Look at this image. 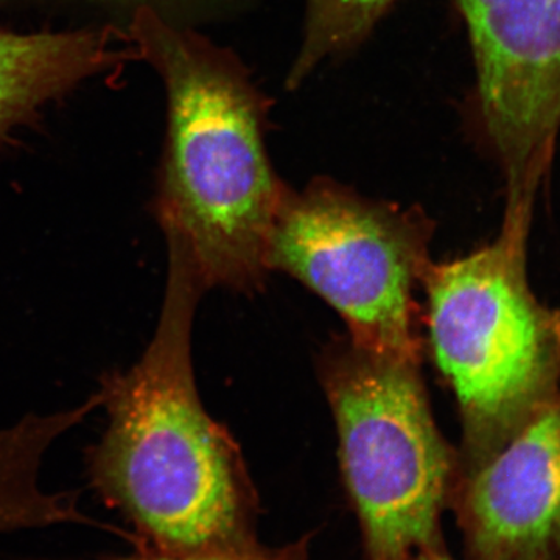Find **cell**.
I'll return each instance as SVG.
<instances>
[{"mask_svg":"<svg viewBox=\"0 0 560 560\" xmlns=\"http://www.w3.org/2000/svg\"><path fill=\"white\" fill-rule=\"evenodd\" d=\"M431 235L433 223L420 210L318 178L304 190L287 191L267 265L329 302L360 348L420 364L416 291L433 264Z\"/></svg>","mask_w":560,"mask_h":560,"instance_id":"5b68a950","label":"cell"},{"mask_svg":"<svg viewBox=\"0 0 560 560\" xmlns=\"http://www.w3.org/2000/svg\"><path fill=\"white\" fill-rule=\"evenodd\" d=\"M165 242L156 330L132 366L102 375L108 422L86 466L95 492L135 528L136 550L189 555L256 540V500L237 444L195 382L191 330L208 290L183 243Z\"/></svg>","mask_w":560,"mask_h":560,"instance_id":"6da1fadb","label":"cell"},{"mask_svg":"<svg viewBox=\"0 0 560 560\" xmlns=\"http://www.w3.org/2000/svg\"><path fill=\"white\" fill-rule=\"evenodd\" d=\"M401 560H455V559L452 558L451 552L447 551V548H444V550L415 552V555H410V556H408V558H405Z\"/></svg>","mask_w":560,"mask_h":560,"instance_id":"8fae6325","label":"cell"},{"mask_svg":"<svg viewBox=\"0 0 560 560\" xmlns=\"http://www.w3.org/2000/svg\"><path fill=\"white\" fill-rule=\"evenodd\" d=\"M138 58L113 28L66 33L0 32V138L44 103L81 81Z\"/></svg>","mask_w":560,"mask_h":560,"instance_id":"ba28073f","label":"cell"},{"mask_svg":"<svg viewBox=\"0 0 560 560\" xmlns=\"http://www.w3.org/2000/svg\"><path fill=\"white\" fill-rule=\"evenodd\" d=\"M419 368L350 340L324 361L342 477L370 560L445 548L442 512L451 506L458 453L434 422Z\"/></svg>","mask_w":560,"mask_h":560,"instance_id":"277c9868","label":"cell"},{"mask_svg":"<svg viewBox=\"0 0 560 560\" xmlns=\"http://www.w3.org/2000/svg\"><path fill=\"white\" fill-rule=\"evenodd\" d=\"M467 560H560V390L499 452L456 475Z\"/></svg>","mask_w":560,"mask_h":560,"instance_id":"52a82bcc","label":"cell"},{"mask_svg":"<svg viewBox=\"0 0 560 560\" xmlns=\"http://www.w3.org/2000/svg\"><path fill=\"white\" fill-rule=\"evenodd\" d=\"M311 540V536H304L293 544L271 548L260 545L256 539L248 544L221 548V550L189 552V555H165V552L136 550L135 555L106 560H311V548H308Z\"/></svg>","mask_w":560,"mask_h":560,"instance_id":"30bf717a","label":"cell"},{"mask_svg":"<svg viewBox=\"0 0 560 560\" xmlns=\"http://www.w3.org/2000/svg\"><path fill=\"white\" fill-rule=\"evenodd\" d=\"M533 220L425 276L434 361L458 404V474L480 466L560 390V308L530 289ZM456 474V475H458Z\"/></svg>","mask_w":560,"mask_h":560,"instance_id":"3957f363","label":"cell"},{"mask_svg":"<svg viewBox=\"0 0 560 560\" xmlns=\"http://www.w3.org/2000/svg\"><path fill=\"white\" fill-rule=\"evenodd\" d=\"M130 40L167 92V142L154 198L161 230L183 243L206 290L260 287L289 191L265 145L270 98L232 51L151 7L136 11Z\"/></svg>","mask_w":560,"mask_h":560,"instance_id":"7a4b0ae2","label":"cell"},{"mask_svg":"<svg viewBox=\"0 0 560 560\" xmlns=\"http://www.w3.org/2000/svg\"><path fill=\"white\" fill-rule=\"evenodd\" d=\"M474 55V119L504 210L536 212L560 132V0H456Z\"/></svg>","mask_w":560,"mask_h":560,"instance_id":"8992f818","label":"cell"},{"mask_svg":"<svg viewBox=\"0 0 560 560\" xmlns=\"http://www.w3.org/2000/svg\"><path fill=\"white\" fill-rule=\"evenodd\" d=\"M397 0H305L304 35L287 86L300 88L324 62L355 49Z\"/></svg>","mask_w":560,"mask_h":560,"instance_id":"9c48e42d","label":"cell"}]
</instances>
